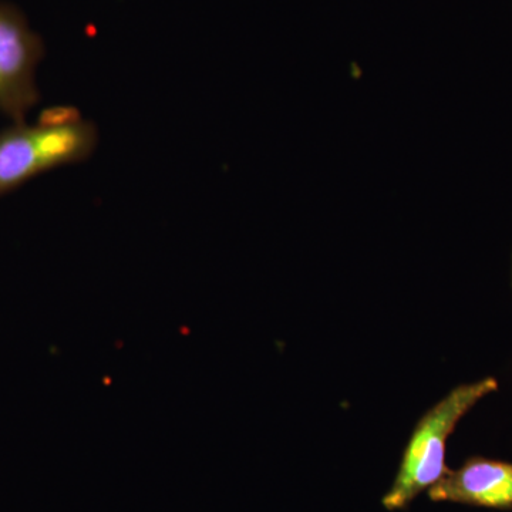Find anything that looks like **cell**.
<instances>
[{"instance_id":"277c9868","label":"cell","mask_w":512,"mask_h":512,"mask_svg":"<svg viewBox=\"0 0 512 512\" xmlns=\"http://www.w3.org/2000/svg\"><path fill=\"white\" fill-rule=\"evenodd\" d=\"M427 494L434 503L512 510V463L470 457L457 470L448 471Z\"/></svg>"},{"instance_id":"6da1fadb","label":"cell","mask_w":512,"mask_h":512,"mask_svg":"<svg viewBox=\"0 0 512 512\" xmlns=\"http://www.w3.org/2000/svg\"><path fill=\"white\" fill-rule=\"evenodd\" d=\"M97 144L96 126L70 107L47 110L35 124H13L0 133V195L47 171L82 163Z\"/></svg>"},{"instance_id":"3957f363","label":"cell","mask_w":512,"mask_h":512,"mask_svg":"<svg viewBox=\"0 0 512 512\" xmlns=\"http://www.w3.org/2000/svg\"><path fill=\"white\" fill-rule=\"evenodd\" d=\"M42 57L40 37L18 10L0 3V111L15 123L25 121L39 100L36 69Z\"/></svg>"},{"instance_id":"7a4b0ae2","label":"cell","mask_w":512,"mask_h":512,"mask_svg":"<svg viewBox=\"0 0 512 512\" xmlns=\"http://www.w3.org/2000/svg\"><path fill=\"white\" fill-rule=\"evenodd\" d=\"M494 377L454 387L421 416L403 451L399 471L382 504L387 511L406 510L421 493L440 483L450 468L446 464L447 441L458 423L488 394L497 392Z\"/></svg>"}]
</instances>
